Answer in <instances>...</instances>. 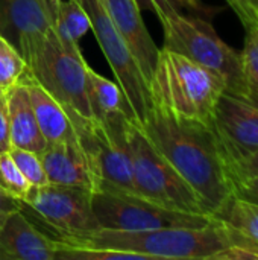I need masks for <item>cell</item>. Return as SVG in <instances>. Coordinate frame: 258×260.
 Masks as SVG:
<instances>
[{
  "label": "cell",
  "instance_id": "22",
  "mask_svg": "<svg viewBox=\"0 0 258 260\" xmlns=\"http://www.w3.org/2000/svg\"><path fill=\"white\" fill-rule=\"evenodd\" d=\"M240 53L249 98L258 102V23L246 29L245 46Z\"/></svg>",
  "mask_w": 258,
  "mask_h": 260
},
{
  "label": "cell",
  "instance_id": "8",
  "mask_svg": "<svg viewBox=\"0 0 258 260\" xmlns=\"http://www.w3.org/2000/svg\"><path fill=\"white\" fill-rule=\"evenodd\" d=\"M126 119L123 117L111 123L85 117L70 119L76 139L96 175L97 190L111 189L137 193L131 158L122 134V125Z\"/></svg>",
  "mask_w": 258,
  "mask_h": 260
},
{
  "label": "cell",
  "instance_id": "32",
  "mask_svg": "<svg viewBox=\"0 0 258 260\" xmlns=\"http://www.w3.org/2000/svg\"><path fill=\"white\" fill-rule=\"evenodd\" d=\"M227 2V6H231V0H225Z\"/></svg>",
  "mask_w": 258,
  "mask_h": 260
},
{
  "label": "cell",
  "instance_id": "11",
  "mask_svg": "<svg viewBox=\"0 0 258 260\" xmlns=\"http://www.w3.org/2000/svg\"><path fill=\"white\" fill-rule=\"evenodd\" d=\"M211 128L225 165L258 149V102L224 91L216 104Z\"/></svg>",
  "mask_w": 258,
  "mask_h": 260
},
{
  "label": "cell",
  "instance_id": "6",
  "mask_svg": "<svg viewBox=\"0 0 258 260\" xmlns=\"http://www.w3.org/2000/svg\"><path fill=\"white\" fill-rule=\"evenodd\" d=\"M35 81L67 111L68 117L94 119L87 96V61L50 29L24 58Z\"/></svg>",
  "mask_w": 258,
  "mask_h": 260
},
{
  "label": "cell",
  "instance_id": "7",
  "mask_svg": "<svg viewBox=\"0 0 258 260\" xmlns=\"http://www.w3.org/2000/svg\"><path fill=\"white\" fill-rule=\"evenodd\" d=\"M91 209L99 229L109 230L138 232L166 227H204L213 221L210 215L167 209L141 195L111 189L93 192Z\"/></svg>",
  "mask_w": 258,
  "mask_h": 260
},
{
  "label": "cell",
  "instance_id": "24",
  "mask_svg": "<svg viewBox=\"0 0 258 260\" xmlns=\"http://www.w3.org/2000/svg\"><path fill=\"white\" fill-rule=\"evenodd\" d=\"M9 154L30 186H43L49 183L40 154L20 148H12Z\"/></svg>",
  "mask_w": 258,
  "mask_h": 260
},
{
  "label": "cell",
  "instance_id": "16",
  "mask_svg": "<svg viewBox=\"0 0 258 260\" xmlns=\"http://www.w3.org/2000/svg\"><path fill=\"white\" fill-rule=\"evenodd\" d=\"M6 101L12 148L41 154L46 149L47 142L38 126L26 85L18 82L9 87L6 91Z\"/></svg>",
  "mask_w": 258,
  "mask_h": 260
},
{
  "label": "cell",
  "instance_id": "19",
  "mask_svg": "<svg viewBox=\"0 0 258 260\" xmlns=\"http://www.w3.org/2000/svg\"><path fill=\"white\" fill-rule=\"evenodd\" d=\"M220 221L231 238V244H240L258 251V206L234 195L213 215Z\"/></svg>",
  "mask_w": 258,
  "mask_h": 260
},
{
  "label": "cell",
  "instance_id": "15",
  "mask_svg": "<svg viewBox=\"0 0 258 260\" xmlns=\"http://www.w3.org/2000/svg\"><path fill=\"white\" fill-rule=\"evenodd\" d=\"M56 251L58 241L41 233L21 210L0 229V260H56Z\"/></svg>",
  "mask_w": 258,
  "mask_h": 260
},
{
  "label": "cell",
  "instance_id": "3",
  "mask_svg": "<svg viewBox=\"0 0 258 260\" xmlns=\"http://www.w3.org/2000/svg\"><path fill=\"white\" fill-rule=\"evenodd\" d=\"M224 81L189 56L161 47L149 82L152 105L178 117L211 125Z\"/></svg>",
  "mask_w": 258,
  "mask_h": 260
},
{
  "label": "cell",
  "instance_id": "29",
  "mask_svg": "<svg viewBox=\"0 0 258 260\" xmlns=\"http://www.w3.org/2000/svg\"><path fill=\"white\" fill-rule=\"evenodd\" d=\"M6 91L3 94H0V154H6V152H9L12 149L11 134H9V117H8Z\"/></svg>",
  "mask_w": 258,
  "mask_h": 260
},
{
  "label": "cell",
  "instance_id": "4",
  "mask_svg": "<svg viewBox=\"0 0 258 260\" xmlns=\"http://www.w3.org/2000/svg\"><path fill=\"white\" fill-rule=\"evenodd\" d=\"M152 11L163 26V47L182 53L217 75L225 84V91L249 98L242 53L217 35L211 20L176 11L167 3L157 5Z\"/></svg>",
  "mask_w": 258,
  "mask_h": 260
},
{
  "label": "cell",
  "instance_id": "23",
  "mask_svg": "<svg viewBox=\"0 0 258 260\" xmlns=\"http://www.w3.org/2000/svg\"><path fill=\"white\" fill-rule=\"evenodd\" d=\"M0 186L5 187L14 197H17L20 201L32 187L21 174V171L18 169V166L15 165L9 152L0 154Z\"/></svg>",
  "mask_w": 258,
  "mask_h": 260
},
{
  "label": "cell",
  "instance_id": "10",
  "mask_svg": "<svg viewBox=\"0 0 258 260\" xmlns=\"http://www.w3.org/2000/svg\"><path fill=\"white\" fill-rule=\"evenodd\" d=\"M91 193L81 187L47 183L32 186L21 203L49 224L61 239H68L99 229L91 209Z\"/></svg>",
  "mask_w": 258,
  "mask_h": 260
},
{
  "label": "cell",
  "instance_id": "9",
  "mask_svg": "<svg viewBox=\"0 0 258 260\" xmlns=\"http://www.w3.org/2000/svg\"><path fill=\"white\" fill-rule=\"evenodd\" d=\"M91 20V30L109 62L137 123H141L152 107L148 81L135 58L111 20L102 0H79Z\"/></svg>",
  "mask_w": 258,
  "mask_h": 260
},
{
  "label": "cell",
  "instance_id": "2",
  "mask_svg": "<svg viewBox=\"0 0 258 260\" xmlns=\"http://www.w3.org/2000/svg\"><path fill=\"white\" fill-rule=\"evenodd\" d=\"M62 241L128 251L143 256L144 260H214L231 245L227 227L214 218L204 227H166L138 232L97 229Z\"/></svg>",
  "mask_w": 258,
  "mask_h": 260
},
{
  "label": "cell",
  "instance_id": "26",
  "mask_svg": "<svg viewBox=\"0 0 258 260\" xmlns=\"http://www.w3.org/2000/svg\"><path fill=\"white\" fill-rule=\"evenodd\" d=\"M230 181L239 177H258V149L249 152L248 155L225 165Z\"/></svg>",
  "mask_w": 258,
  "mask_h": 260
},
{
  "label": "cell",
  "instance_id": "14",
  "mask_svg": "<svg viewBox=\"0 0 258 260\" xmlns=\"http://www.w3.org/2000/svg\"><path fill=\"white\" fill-rule=\"evenodd\" d=\"M49 183L97 190V180L85 151L76 136L68 140L49 143L40 154Z\"/></svg>",
  "mask_w": 258,
  "mask_h": 260
},
{
  "label": "cell",
  "instance_id": "18",
  "mask_svg": "<svg viewBox=\"0 0 258 260\" xmlns=\"http://www.w3.org/2000/svg\"><path fill=\"white\" fill-rule=\"evenodd\" d=\"M87 96L96 120L111 123L128 117L135 122L134 113L117 82L106 79L87 66Z\"/></svg>",
  "mask_w": 258,
  "mask_h": 260
},
{
  "label": "cell",
  "instance_id": "20",
  "mask_svg": "<svg viewBox=\"0 0 258 260\" xmlns=\"http://www.w3.org/2000/svg\"><path fill=\"white\" fill-rule=\"evenodd\" d=\"M91 30V20L79 0H59L53 32L70 49H79L82 37Z\"/></svg>",
  "mask_w": 258,
  "mask_h": 260
},
{
  "label": "cell",
  "instance_id": "30",
  "mask_svg": "<svg viewBox=\"0 0 258 260\" xmlns=\"http://www.w3.org/2000/svg\"><path fill=\"white\" fill-rule=\"evenodd\" d=\"M21 209H23V203L17 197L9 193L5 187L0 186V229L3 227L5 221L11 213Z\"/></svg>",
  "mask_w": 258,
  "mask_h": 260
},
{
  "label": "cell",
  "instance_id": "25",
  "mask_svg": "<svg viewBox=\"0 0 258 260\" xmlns=\"http://www.w3.org/2000/svg\"><path fill=\"white\" fill-rule=\"evenodd\" d=\"M135 2L138 3L140 8L146 6L151 11L154 9V6H157L160 3H167L172 8H175L176 11L192 14V15H199V17H204L207 20H211L213 17H216L219 12L224 11V8L207 5L202 0H135Z\"/></svg>",
  "mask_w": 258,
  "mask_h": 260
},
{
  "label": "cell",
  "instance_id": "31",
  "mask_svg": "<svg viewBox=\"0 0 258 260\" xmlns=\"http://www.w3.org/2000/svg\"><path fill=\"white\" fill-rule=\"evenodd\" d=\"M6 90H8V88H3V87H0V94H3V93H5Z\"/></svg>",
  "mask_w": 258,
  "mask_h": 260
},
{
  "label": "cell",
  "instance_id": "12",
  "mask_svg": "<svg viewBox=\"0 0 258 260\" xmlns=\"http://www.w3.org/2000/svg\"><path fill=\"white\" fill-rule=\"evenodd\" d=\"M58 5L59 0H0V35L26 58L38 40L53 29Z\"/></svg>",
  "mask_w": 258,
  "mask_h": 260
},
{
  "label": "cell",
  "instance_id": "21",
  "mask_svg": "<svg viewBox=\"0 0 258 260\" xmlns=\"http://www.w3.org/2000/svg\"><path fill=\"white\" fill-rule=\"evenodd\" d=\"M27 69V62L18 49L0 35V87L9 88L18 84Z\"/></svg>",
  "mask_w": 258,
  "mask_h": 260
},
{
  "label": "cell",
  "instance_id": "13",
  "mask_svg": "<svg viewBox=\"0 0 258 260\" xmlns=\"http://www.w3.org/2000/svg\"><path fill=\"white\" fill-rule=\"evenodd\" d=\"M111 20L135 58L148 85L157 67L160 49L148 32L135 0H102Z\"/></svg>",
  "mask_w": 258,
  "mask_h": 260
},
{
  "label": "cell",
  "instance_id": "1",
  "mask_svg": "<svg viewBox=\"0 0 258 260\" xmlns=\"http://www.w3.org/2000/svg\"><path fill=\"white\" fill-rule=\"evenodd\" d=\"M138 126L213 216L233 193L224 154L211 125L182 119L152 105Z\"/></svg>",
  "mask_w": 258,
  "mask_h": 260
},
{
  "label": "cell",
  "instance_id": "27",
  "mask_svg": "<svg viewBox=\"0 0 258 260\" xmlns=\"http://www.w3.org/2000/svg\"><path fill=\"white\" fill-rule=\"evenodd\" d=\"M231 193L258 206V177H239L231 180Z\"/></svg>",
  "mask_w": 258,
  "mask_h": 260
},
{
  "label": "cell",
  "instance_id": "17",
  "mask_svg": "<svg viewBox=\"0 0 258 260\" xmlns=\"http://www.w3.org/2000/svg\"><path fill=\"white\" fill-rule=\"evenodd\" d=\"M20 82H23L29 91L38 126H40L47 145L73 139L76 134H75V129H73V125H71V120H70L67 111L50 93H47L35 81V78L32 76L29 69Z\"/></svg>",
  "mask_w": 258,
  "mask_h": 260
},
{
  "label": "cell",
  "instance_id": "5",
  "mask_svg": "<svg viewBox=\"0 0 258 260\" xmlns=\"http://www.w3.org/2000/svg\"><path fill=\"white\" fill-rule=\"evenodd\" d=\"M122 134L138 195L167 209L208 215L195 190L154 148L137 122L126 119L122 125Z\"/></svg>",
  "mask_w": 258,
  "mask_h": 260
},
{
  "label": "cell",
  "instance_id": "28",
  "mask_svg": "<svg viewBox=\"0 0 258 260\" xmlns=\"http://www.w3.org/2000/svg\"><path fill=\"white\" fill-rule=\"evenodd\" d=\"M230 8L236 12L245 29L258 23V0H231Z\"/></svg>",
  "mask_w": 258,
  "mask_h": 260
}]
</instances>
